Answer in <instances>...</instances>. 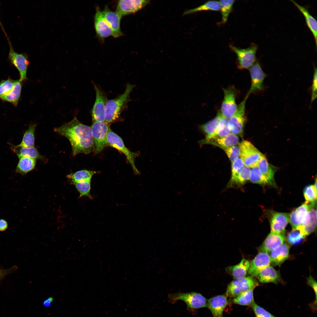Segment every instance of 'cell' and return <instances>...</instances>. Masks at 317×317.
<instances>
[{"mask_svg":"<svg viewBox=\"0 0 317 317\" xmlns=\"http://www.w3.org/2000/svg\"><path fill=\"white\" fill-rule=\"evenodd\" d=\"M54 131L67 138L71 145L73 156L80 154H88L94 150V144L91 127L82 124L75 117Z\"/></svg>","mask_w":317,"mask_h":317,"instance_id":"1","label":"cell"},{"mask_svg":"<svg viewBox=\"0 0 317 317\" xmlns=\"http://www.w3.org/2000/svg\"><path fill=\"white\" fill-rule=\"evenodd\" d=\"M134 87V85H127L123 93L114 99L107 101L105 121L106 123H110L118 118L127 105L130 94Z\"/></svg>","mask_w":317,"mask_h":317,"instance_id":"2","label":"cell"},{"mask_svg":"<svg viewBox=\"0 0 317 317\" xmlns=\"http://www.w3.org/2000/svg\"><path fill=\"white\" fill-rule=\"evenodd\" d=\"M168 297L169 302L172 303H176L178 300L183 301L189 311L207 307L208 300L201 294L196 292L170 294Z\"/></svg>","mask_w":317,"mask_h":317,"instance_id":"3","label":"cell"},{"mask_svg":"<svg viewBox=\"0 0 317 317\" xmlns=\"http://www.w3.org/2000/svg\"><path fill=\"white\" fill-rule=\"evenodd\" d=\"M229 47L237 55L236 64L239 69H249L257 61L258 46L256 44L252 43L245 48H239L232 45H230Z\"/></svg>","mask_w":317,"mask_h":317,"instance_id":"4","label":"cell"},{"mask_svg":"<svg viewBox=\"0 0 317 317\" xmlns=\"http://www.w3.org/2000/svg\"><path fill=\"white\" fill-rule=\"evenodd\" d=\"M239 147L240 158L244 166L249 168L257 167L263 155L247 141L243 140Z\"/></svg>","mask_w":317,"mask_h":317,"instance_id":"5","label":"cell"},{"mask_svg":"<svg viewBox=\"0 0 317 317\" xmlns=\"http://www.w3.org/2000/svg\"><path fill=\"white\" fill-rule=\"evenodd\" d=\"M107 141L108 146L117 149L125 155L134 173L137 174H139L140 173L135 164V158L139 156V153L133 152L128 149L125 146L122 138L110 128L107 134Z\"/></svg>","mask_w":317,"mask_h":317,"instance_id":"6","label":"cell"},{"mask_svg":"<svg viewBox=\"0 0 317 317\" xmlns=\"http://www.w3.org/2000/svg\"><path fill=\"white\" fill-rule=\"evenodd\" d=\"M110 128L105 122H93L91 129L96 154L101 151L108 146L107 137Z\"/></svg>","mask_w":317,"mask_h":317,"instance_id":"7","label":"cell"},{"mask_svg":"<svg viewBox=\"0 0 317 317\" xmlns=\"http://www.w3.org/2000/svg\"><path fill=\"white\" fill-rule=\"evenodd\" d=\"M258 285L257 281L251 277L235 279L231 282L227 288V297L234 298L245 291L253 289Z\"/></svg>","mask_w":317,"mask_h":317,"instance_id":"8","label":"cell"},{"mask_svg":"<svg viewBox=\"0 0 317 317\" xmlns=\"http://www.w3.org/2000/svg\"><path fill=\"white\" fill-rule=\"evenodd\" d=\"M7 39L10 47L8 59L18 70L20 76L19 80L22 82L27 79V72L30 62L27 55L25 53L16 52L9 38Z\"/></svg>","mask_w":317,"mask_h":317,"instance_id":"9","label":"cell"},{"mask_svg":"<svg viewBox=\"0 0 317 317\" xmlns=\"http://www.w3.org/2000/svg\"><path fill=\"white\" fill-rule=\"evenodd\" d=\"M249 95L247 94L243 100L237 106L234 114L229 119L230 131L236 135H241L246 120L245 104Z\"/></svg>","mask_w":317,"mask_h":317,"instance_id":"10","label":"cell"},{"mask_svg":"<svg viewBox=\"0 0 317 317\" xmlns=\"http://www.w3.org/2000/svg\"><path fill=\"white\" fill-rule=\"evenodd\" d=\"M223 90L224 97L220 111L223 117L229 119L235 113L237 108L236 102L237 91L232 86L223 88Z\"/></svg>","mask_w":317,"mask_h":317,"instance_id":"11","label":"cell"},{"mask_svg":"<svg viewBox=\"0 0 317 317\" xmlns=\"http://www.w3.org/2000/svg\"><path fill=\"white\" fill-rule=\"evenodd\" d=\"M248 69L251 79V86L247 93L249 95L251 94L263 90L264 88V81L266 75L257 61Z\"/></svg>","mask_w":317,"mask_h":317,"instance_id":"12","label":"cell"},{"mask_svg":"<svg viewBox=\"0 0 317 317\" xmlns=\"http://www.w3.org/2000/svg\"><path fill=\"white\" fill-rule=\"evenodd\" d=\"M150 1L149 0H120L118 1L115 12L122 17L138 11Z\"/></svg>","mask_w":317,"mask_h":317,"instance_id":"13","label":"cell"},{"mask_svg":"<svg viewBox=\"0 0 317 317\" xmlns=\"http://www.w3.org/2000/svg\"><path fill=\"white\" fill-rule=\"evenodd\" d=\"M96 92L95 102L92 110V117L94 122H105L106 104L107 101L102 90L94 85Z\"/></svg>","mask_w":317,"mask_h":317,"instance_id":"14","label":"cell"},{"mask_svg":"<svg viewBox=\"0 0 317 317\" xmlns=\"http://www.w3.org/2000/svg\"><path fill=\"white\" fill-rule=\"evenodd\" d=\"M102 11L105 19L110 27L112 35L115 38L122 36L123 34L120 28L122 17L116 12L111 10L107 6H106Z\"/></svg>","mask_w":317,"mask_h":317,"instance_id":"15","label":"cell"},{"mask_svg":"<svg viewBox=\"0 0 317 317\" xmlns=\"http://www.w3.org/2000/svg\"><path fill=\"white\" fill-rule=\"evenodd\" d=\"M94 24L97 36L102 40L112 35L111 29L105 19L102 11L97 7L94 18Z\"/></svg>","mask_w":317,"mask_h":317,"instance_id":"16","label":"cell"},{"mask_svg":"<svg viewBox=\"0 0 317 317\" xmlns=\"http://www.w3.org/2000/svg\"><path fill=\"white\" fill-rule=\"evenodd\" d=\"M310 209L307 201L293 210L289 214V222L292 229L302 226L305 222Z\"/></svg>","mask_w":317,"mask_h":317,"instance_id":"17","label":"cell"},{"mask_svg":"<svg viewBox=\"0 0 317 317\" xmlns=\"http://www.w3.org/2000/svg\"><path fill=\"white\" fill-rule=\"evenodd\" d=\"M270 263V257L268 253L260 251L250 263L248 273L252 277L257 276L262 270L269 266Z\"/></svg>","mask_w":317,"mask_h":317,"instance_id":"18","label":"cell"},{"mask_svg":"<svg viewBox=\"0 0 317 317\" xmlns=\"http://www.w3.org/2000/svg\"><path fill=\"white\" fill-rule=\"evenodd\" d=\"M289 216L287 213H274L270 221L271 232L285 237V228L289 221Z\"/></svg>","mask_w":317,"mask_h":317,"instance_id":"19","label":"cell"},{"mask_svg":"<svg viewBox=\"0 0 317 317\" xmlns=\"http://www.w3.org/2000/svg\"><path fill=\"white\" fill-rule=\"evenodd\" d=\"M228 303L226 294L218 295L208 300L207 307L213 317H223V311Z\"/></svg>","mask_w":317,"mask_h":317,"instance_id":"20","label":"cell"},{"mask_svg":"<svg viewBox=\"0 0 317 317\" xmlns=\"http://www.w3.org/2000/svg\"><path fill=\"white\" fill-rule=\"evenodd\" d=\"M316 203H309L310 209L307 218L301 226L298 227L304 237L313 232L316 227L317 213L315 208Z\"/></svg>","mask_w":317,"mask_h":317,"instance_id":"21","label":"cell"},{"mask_svg":"<svg viewBox=\"0 0 317 317\" xmlns=\"http://www.w3.org/2000/svg\"><path fill=\"white\" fill-rule=\"evenodd\" d=\"M257 167L261 173L267 180L269 184L275 187L274 176L277 168L269 163L264 155L259 161Z\"/></svg>","mask_w":317,"mask_h":317,"instance_id":"22","label":"cell"},{"mask_svg":"<svg viewBox=\"0 0 317 317\" xmlns=\"http://www.w3.org/2000/svg\"><path fill=\"white\" fill-rule=\"evenodd\" d=\"M285 237L280 235L271 232L268 235L260 249V251L267 253L271 252L284 243Z\"/></svg>","mask_w":317,"mask_h":317,"instance_id":"23","label":"cell"},{"mask_svg":"<svg viewBox=\"0 0 317 317\" xmlns=\"http://www.w3.org/2000/svg\"><path fill=\"white\" fill-rule=\"evenodd\" d=\"M291 1L294 4L303 16L306 24L313 36L316 46L317 44V22L316 19L310 13L305 7L300 5L295 1Z\"/></svg>","mask_w":317,"mask_h":317,"instance_id":"24","label":"cell"},{"mask_svg":"<svg viewBox=\"0 0 317 317\" xmlns=\"http://www.w3.org/2000/svg\"><path fill=\"white\" fill-rule=\"evenodd\" d=\"M10 148L16 154L19 158L23 156H27L36 159H43L44 158L34 146L24 147L18 145H11Z\"/></svg>","mask_w":317,"mask_h":317,"instance_id":"25","label":"cell"},{"mask_svg":"<svg viewBox=\"0 0 317 317\" xmlns=\"http://www.w3.org/2000/svg\"><path fill=\"white\" fill-rule=\"evenodd\" d=\"M250 264L249 261L244 259L238 264L228 267L226 271L235 279L242 278L246 275Z\"/></svg>","mask_w":317,"mask_h":317,"instance_id":"26","label":"cell"},{"mask_svg":"<svg viewBox=\"0 0 317 317\" xmlns=\"http://www.w3.org/2000/svg\"><path fill=\"white\" fill-rule=\"evenodd\" d=\"M289 252L288 246L285 244H282L270 252L271 262L276 265L280 264L288 258Z\"/></svg>","mask_w":317,"mask_h":317,"instance_id":"27","label":"cell"},{"mask_svg":"<svg viewBox=\"0 0 317 317\" xmlns=\"http://www.w3.org/2000/svg\"><path fill=\"white\" fill-rule=\"evenodd\" d=\"M222 117L219 110L215 117L200 126V129L206 134V140L210 139L213 137Z\"/></svg>","mask_w":317,"mask_h":317,"instance_id":"28","label":"cell"},{"mask_svg":"<svg viewBox=\"0 0 317 317\" xmlns=\"http://www.w3.org/2000/svg\"><path fill=\"white\" fill-rule=\"evenodd\" d=\"M207 140H212V141H208V143L217 146L221 148L237 145L239 142V138L237 136L232 133L225 136L216 137Z\"/></svg>","mask_w":317,"mask_h":317,"instance_id":"29","label":"cell"},{"mask_svg":"<svg viewBox=\"0 0 317 317\" xmlns=\"http://www.w3.org/2000/svg\"><path fill=\"white\" fill-rule=\"evenodd\" d=\"M22 82L19 80H15L13 88L7 95L0 97L3 101L12 104L16 107L20 99L22 87Z\"/></svg>","mask_w":317,"mask_h":317,"instance_id":"30","label":"cell"},{"mask_svg":"<svg viewBox=\"0 0 317 317\" xmlns=\"http://www.w3.org/2000/svg\"><path fill=\"white\" fill-rule=\"evenodd\" d=\"M259 281L262 283H276L279 278L277 272L272 267L269 266L262 270L257 276Z\"/></svg>","mask_w":317,"mask_h":317,"instance_id":"31","label":"cell"},{"mask_svg":"<svg viewBox=\"0 0 317 317\" xmlns=\"http://www.w3.org/2000/svg\"><path fill=\"white\" fill-rule=\"evenodd\" d=\"M36 159L27 156L19 158L16 171L22 175H24L33 170L35 168Z\"/></svg>","mask_w":317,"mask_h":317,"instance_id":"32","label":"cell"},{"mask_svg":"<svg viewBox=\"0 0 317 317\" xmlns=\"http://www.w3.org/2000/svg\"><path fill=\"white\" fill-rule=\"evenodd\" d=\"M95 171L83 170L68 175L67 177L73 184L80 182L91 181Z\"/></svg>","mask_w":317,"mask_h":317,"instance_id":"33","label":"cell"},{"mask_svg":"<svg viewBox=\"0 0 317 317\" xmlns=\"http://www.w3.org/2000/svg\"><path fill=\"white\" fill-rule=\"evenodd\" d=\"M253 289L245 291L239 294L231 300L232 302L241 305H251L254 301Z\"/></svg>","mask_w":317,"mask_h":317,"instance_id":"34","label":"cell"},{"mask_svg":"<svg viewBox=\"0 0 317 317\" xmlns=\"http://www.w3.org/2000/svg\"><path fill=\"white\" fill-rule=\"evenodd\" d=\"M220 6L219 1H209L199 6L185 11L183 15L202 11H218L220 10Z\"/></svg>","mask_w":317,"mask_h":317,"instance_id":"35","label":"cell"},{"mask_svg":"<svg viewBox=\"0 0 317 317\" xmlns=\"http://www.w3.org/2000/svg\"><path fill=\"white\" fill-rule=\"evenodd\" d=\"M37 124H31L24 133L22 141L18 145L24 147L34 146V132Z\"/></svg>","mask_w":317,"mask_h":317,"instance_id":"36","label":"cell"},{"mask_svg":"<svg viewBox=\"0 0 317 317\" xmlns=\"http://www.w3.org/2000/svg\"><path fill=\"white\" fill-rule=\"evenodd\" d=\"M235 1V0H222L219 1L222 15L221 21L219 24H225L227 22L229 15L232 11Z\"/></svg>","mask_w":317,"mask_h":317,"instance_id":"37","label":"cell"},{"mask_svg":"<svg viewBox=\"0 0 317 317\" xmlns=\"http://www.w3.org/2000/svg\"><path fill=\"white\" fill-rule=\"evenodd\" d=\"M250 173V168L244 166L237 175L233 179L230 180V186L234 183L239 185L244 184L249 180Z\"/></svg>","mask_w":317,"mask_h":317,"instance_id":"38","label":"cell"},{"mask_svg":"<svg viewBox=\"0 0 317 317\" xmlns=\"http://www.w3.org/2000/svg\"><path fill=\"white\" fill-rule=\"evenodd\" d=\"M231 133L229 119L222 117L213 137H222L226 136Z\"/></svg>","mask_w":317,"mask_h":317,"instance_id":"39","label":"cell"},{"mask_svg":"<svg viewBox=\"0 0 317 317\" xmlns=\"http://www.w3.org/2000/svg\"><path fill=\"white\" fill-rule=\"evenodd\" d=\"M74 184L80 194V198L86 196L92 199V197L90 193L91 181L80 182Z\"/></svg>","mask_w":317,"mask_h":317,"instance_id":"40","label":"cell"},{"mask_svg":"<svg viewBox=\"0 0 317 317\" xmlns=\"http://www.w3.org/2000/svg\"><path fill=\"white\" fill-rule=\"evenodd\" d=\"M249 180L254 183L262 185L269 184L267 180L261 173L257 167L250 169Z\"/></svg>","mask_w":317,"mask_h":317,"instance_id":"41","label":"cell"},{"mask_svg":"<svg viewBox=\"0 0 317 317\" xmlns=\"http://www.w3.org/2000/svg\"><path fill=\"white\" fill-rule=\"evenodd\" d=\"M317 187L315 185L306 186L303 191V194L306 201L316 202L317 199Z\"/></svg>","mask_w":317,"mask_h":317,"instance_id":"42","label":"cell"},{"mask_svg":"<svg viewBox=\"0 0 317 317\" xmlns=\"http://www.w3.org/2000/svg\"><path fill=\"white\" fill-rule=\"evenodd\" d=\"M15 80L9 77L7 79L0 82V97L6 95L12 90Z\"/></svg>","mask_w":317,"mask_h":317,"instance_id":"43","label":"cell"},{"mask_svg":"<svg viewBox=\"0 0 317 317\" xmlns=\"http://www.w3.org/2000/svg\"><path fill=\"white\" fill-rule=\"evenodd\" d=\"M222 149L225 151L231 163L240 156L239 145H236L228 147L222 148Z\"/></svg>","mask_w":317,"mask_h":317,"instance_id":"44","label":"cell"},{"mask_svg":"<svg viewBox=\"0 0 317 317\" xmlns=\"http://www.w3.org/2000/svg\"><path fill=\"white\" fill-rule=\"evenodd\" d=\"M304 238L300 230L298 228L292 229L288 236L289 242L292 244H295L300 242Z\"/></svg>","mask_w":317,"mask_h":317,"instance_id":"45","label":"cell"},{"mask_svg":"<svg viewBox=\"0 0 317 317\" xmlns=\"http://www.w3.org/2000/svg\"><path fill=\"white\" fill-rule=\"evenodd\" d=\"M251 306L256 317H276L257 305L254 301Z\"/></svg>","mask_w":317,"mask_h":317,"instance_id":"46","label":"cell"},{"mask_svg":"<svg viewBox=\"0 0 317 317\" xmlns=\"http://www.w3.org/2000/svg\"><path fill=\"white\" fill-rule=\"evenodd\" d=\"M244 166L240 158H238L232 163V176L230 180L233 179Z\"/></svg>","mask_w":317,"mask_h":317,"instance_id":"47","label":"cell"},{"mask_svg":"<svg viewBox=\"0 0 317 317\" xmlns=\"http://www.w3.org/2000/svg\"><path fill=\"white\" fill-rule=\"evenodd\" d=\"M317 68L315 67H314L311 89V104L317 97Z\"/></svg>","mask_w":317,"mask_h":317,"instance_id":"48","label":"cell"},{"mask_svg":"<svg viewBox=\"0 0 317 317\" xmlns=\"http://www.w3.org/2000/svg\"><path fill=\"white\" fill-rule=\"evenodd\" d=\"M17 268V267L14 266L8 269H0V280L7 275L16 270Z\"/></svg>","mask_w":317,"mask_h":317,"instance_id":"49","label":"cell"},{"mask_svg":"<svg viewBox=\"0 0 317 317\" xmlns=\"http://www.w3.org/2000/svg\"><path fill=\"white\" fill-rule=\"evenodd\" d=\"M307 282L308 284L311 287L314 291L316 295V303L317 301V282L312 277L311 275L307 278Z\"/></svg>","mask_w":317,"mask_h":317,"instance_id":"50","label":"cell"},{"mask_svg":"<svg viewBox=\"0 0 317 317\" xmlns=\"http://www.w3.org/2000/svg\"><path fill=\"white\" fill-rule=\"evenodd\" d=\"M8 227V223L6 220L2 219H0V231H4L7 229Z\"/></svg>","mask_w":317,"mask_h":317,"instance_id":"51","label":"cell"},{"mask_svg":"<svg viewBox=\"0 0 317 317\" xmlns=\"http://www.w3.org/2000/svg\"><path fill=\"white\" fill-rule=\"evenodd\" d=\"M53 301V299L52 297H49L44 301L43 305L45 307H49L51 305Z\"/></svg>","mask_w":317,"mask_h":317,"instance_id":"52","label":"cell"},{"mask_svg":"<svg viewBox=\"0 0 317 317\" xmlns=\"http://www.w3.org/2000/svg\"><path fill=\"white\" fill-rule=\"evenodd\" d=\"M0 26H1L2 29V30H3V31L4 32L6 36V37L7 36V34H6V33L5 32V30H4V27H3V26L2 24V23H1V20H0Z\"/></svg>","mask_w":317,"mask_h":317,"instance_id":"53","label":"cell"}]
</instances>
